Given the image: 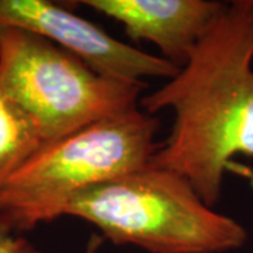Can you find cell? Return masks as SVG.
<instances>
[{
    "instance_id": "6da1fadb",
    "label": "cell",
    "mask_w": 253,
    "mask_h": 253,
    "mask_svg": "<svg viewBox=\"0 0 253 253\" xmlns=\"http://www.w3.org/2000/svg\"><path fill=\"white\" fill-rule=\"evenodd\" d=\"M139 104L174 113L149 166L180 173L214 207L231 159L253 158V0L226 3L179 73Z\"/></svg>"
},
{
    "instance_id": "7a4b0ae2",
    "label": "cell",
    "mask_w": 253,
    "mask_h": 253,
    "mask_svg": "<svg viewBox=\"0 0 253 253\" xmlns=\"http://www.w3.org/2000/svg\"><path fill=\"white\" fill-rule=\"evenodd\" d=\"M94 225L114 245L149 253H226L248 242V229L204 203L184 176L146 166L76 194L63 217Z\"/></svg>"
},
{
    "instance_id": "3957f363",
    "label": "cell",
    "mask_w": 253,
    "mask_h": 253,
    "mask_svg": "<svg viewBox=\"0 0 253 253\" xmlns=\"http://www.w3.org/2000/svg\"><path fill=\"white\" fill-rule=\"evenodd\" d=\"M159 118L139 107L45 144L0 190V228L26 232L63 217L81 191L149 166Z\"/></svg>"
},
{
    "instance_id": "277c9868",
    "label": "cell",
    "mask_w": 253,
    "mask_h": 253,
    "mask_svg": "<svg viewBox=\"0 0 253 253\" xmlns=\"http://www.w3.org/2000/svg\"><path fill=\"white\" fill-rule=\"evenodd\" d=\"M0 89L52 142L138 107L144 82L106 76L49 40L0 31Z\"/></svg>"
},
{
    "instance_id": "5b68a950",
    "label": "cell",
    "mask_w": 253,
    "mask_h": 253,
    "mask_svg": "<svg viewBox=\"0 0 253 253\" xmlns=\"http://www.w3.org/2000/svg\"><path fill=\"white\" fill-rule=\"evenodd\" d=\"M18 28L72 52L96 72L131 82L172 79L180 68L107 34L75 14L66 3L49 0H0V31Z\"/></svg>"
},
{
    "instance_id": "8992f818",
    "label": "cell",
    "mask_w": 253,
    "mask_h": 253,
    "mask_svg": "<svg viewBox=\"0 0 253 253\" xmlns=\"http://www.w3.org/2000/svg\"><path fill=\"white\" fill-rule=\"evenodd\" d=\"M118 21L134 41H148L181 68L226 3L215 0H81L73 1Z\"/></svg>"
},
{
    "instance_id": "52a82bcc",
    "label": "cell",
    "mask_w": 253,
    "mask_h": 253,
    "mask_svg": "<svg viewBox=\"0 0 253 253\" xmlns=\"http://www.w3.org/2000/svg\"><path fill=\"white\" fill-rule=\"evenodd\" d=\"M44 145L34 123L0 89V190Z\"/></svg>"
},
{
    "instance_id": "ba28073f",
    "label": "cell",
    "mask_w": 253,
    "mask_h": 253,
    "mask_svg": "<svg viewBox=\"0 0 253 253\" xmlns=\"http://www.w3.org/2000/svg\"><path fill=\"white\" fill-rule=\"evenodd\" d=\"M0 253H42L27 238L9 234L0 228Z\"/></svg>"
}]
</instances>
